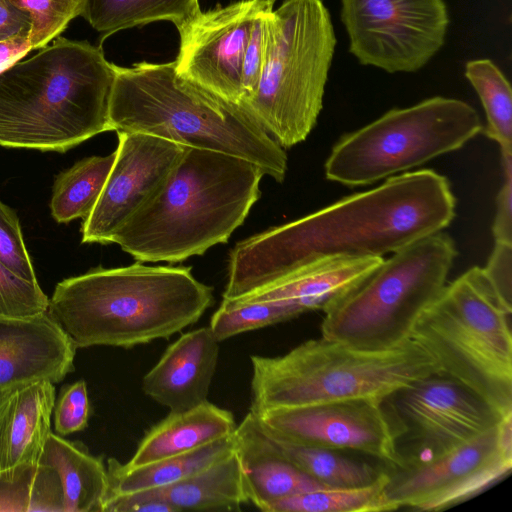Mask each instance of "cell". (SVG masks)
<instances>
[{
  "label": "cell",
  "instance_id": "cell-1",
  "mask_svg": "<svg viewBox=\"0 0 512 512\" xmlns=\"http://www.w3.org/2000/svg\"><path fill=\"white\" fill-rule=\"evenodd\" d=\"M455 207L449 180L432 169L391 176L238 242L229 255L223 300L262 290L317 259L394 253L448 227Z\"/></svg>",
  "mask_w": 512,
  "mask_h": 512
},
{
  "label": "cell",
  "instance_id": "cell-2",
  "mask_svg": "<svg viewBox=\"0 0 512 512\" xmlns=\"http://www.w3.org/2000/svg\"><path fill=\"white\" fill-rule=\"evenodd\" d=\"M264 172L241 157L185 150L112 243L138 262H182L226 243L261 195Z\"/></svg>",
  "mask_w": 512,
  "mask_h": 512
},
{
  "label": "cell",
  "instance_id": "cell-3",
  "mask_svg": "<svg viewBox=\"0 0 512 512\" xmlns=\"http://www.w3.org/2000/svg\"><path fill=\"white\" fill-rule=\"evenodd\" d=\"M190 267H97L55 286L47 313L76 348H132L168 339L213 304Z\"/></svg>",
  "mask_w": 512,
  "mask_h": 512
},
{
  "label": "cell",
  "instance_id": "cell-4",
  "mask_svg": "<svg viewBox=\"0 0 512 512\" xmlns=\"http://www.w3.org/2000/svg\"><path fill=\"white\" fill-rule=\"evenodd\" d=\"M115 75L100 47L57 37L0 73V146L64 153L111 131Z\"/></svg>",
  "mask_w": 512,
  "mask_h": 512
},
{
  "label": "cell",
  "instance_id": "cell-5",
  "mask_svg": "<svg viewBox=\"0 0 512 512\" xmlns=\"http://www.w3.org/2000/svg\"><path fill=\"white\" fill-rule=\"evenodd\" d=\"M109 123L111 131L142 132L185 147L246 159L277 182L288 158L243 104L227 101L194 84L175 63L115 65Z\"/></svg>",
  "mask_w": 512,
  "mask_h": 512
},
{
  "label": "cell",
  "instance_id": "cell-6",
  "mask_svg": "<svg viewBox=\"0 0 512 512\" xmlns=\"http://www.w3.org/2000/svg\"><path fill=\"white\" fill-rule=\"evenodd\" d=\"M251 364L253 413L335 401H383L439 372L434 359L411 339L386 350H364L322 336L282 356L253 355Z\"/></svg>",
  "mask_w": 512,
  "mask_h": 512
},
{
  "label": "cell",
  "instance_id": "cell-7",
  "mask_svg": "<svg viewBox=\"0 0 512 512\" xmlns=\"http://www.w3.org/2000/svg\"><path fill=\"white\" fill-rule=\"evenodd\" d=\"M511 312L484 269L474 266L445 285L417 319L410 339L440 373L511 415Z\"/></svg>",
  "mask_w": 512,
  "mask_h": 512
},
{
  "label": "cell",
  "instance_id": "cell-8",
  "mask_svg": "<svg viewBox=\"0 0 512 512\" xmlns=\"http://www.w3.org/2000/svg\"><path fill=\"white\" fill-rule=\"evenodd\" d=\"M336 42L322 0H284L268 13L263 73L241 104L284 149L303 142L317 123Z\"/></svg>",
  "mask_w": 512,
  "mask_h": 512
},
{
  "label": "cell",
  "instance_id": "cell-9",
  "mask_svg": "<svg viewBox=\"0 0 512 512\" xmlns=\"http://www.w3.org/2000/svg\"><path fill=\"white\" fill-rule=\"evenodd\" d=\"M456 256L454 240L442 231L394 252L324 311L322 336L364 350L404 344L447 284Z\"/></svg>",
  "mask_w": 512,
  "mask_h": 512
},
{
  "label": "cell",
  "instance_id": "cell-10",
  "mask_svg": "<svg viewBox=\"0 0 512 512\" xmlns=\"http://www.w3.org/2000/svg\"><path fill=\"white\" fill-rule=\"evenodd\" d=\"M483 129L477 111L459 99L435 96L394 108L340 137L325 177L349 187L370 185L456 151Z\"/></svg>",
  "mask_w": 512,
  "mask_h": 512
},
{
  "label": "cell",
  "instance_id": "cell-11",
  "mask_svg": "<svg viewBox=\"0 0 512 512\" xmlns=\"http://www.w3.org/2000/svg\"><path fill=\"white\" fill-rule=\"evenodd\" d=\"M383 406L396 434L397 464L438 456L510 416L440 372L396 390Z\"/></svg>",
  "mask_w": 512,
  "mask_h": 512
},
{
  "label": "cell",
  "instance_id": "cell-12",
  "mask_svg": "<svg viewBox=\"0 0 512 512\" xmlns=\"http://www.w3.org/2000/svg\"><path fill=\"white\" fill-rule=\"evenodd\" d=\"M512 415L494 429L430 459L386 467L394 510L439 511L492 486L512 468Z\"/></svg>",
  "mask_w": 512,
  "mask_h": 512
},
{
  "label": "cell",
  "instance_id": "cell-13",
  "mask_svg": "<svg viewBox=\"0 0 512 512\" xmlns=\"http://www.w3.org/2000/svg\"><path fill=\"white\" fill-rule=\"evenodd\" d=\"M349 52L388 73L415 72L440 50L449 16L444 0H341Z\"/></svg>",
  "mask_w": 512,
  "mask_h": 512
},
{
  "label": "cell",
  "instance_id": "cell-14",
  "mask_svg": "<svg viewBox=\"0 0 512 512\" xmlns=\"http://www.w3.org/2000/svg\"><path fill=\"white\" fill-rule=\"evenodd\" d=\"M267 0H239L196 12L176 26L180 45L175 70L182 78L241 104L244 52L254 19Z\"/></svg>",
  "mask_w": 512,
  "mask_h": 512
},
{
  "label": "cell",
  "instance_id": "cell-15",
  "mask_svg": "<svg viewBox=\"0 0 512 512\" xmlns=\"http://www.w3.org/2000/svg\"><path fill=\"white\" fill-rule=\"evenodd\" d=\"M253 414L263 427L293 442L367 455L386 467L398 462L396 434L383 401H335Z\"/></svg>",
  "mask_w": 512,
  "mask_h": 512
},
{
  "label": "cell",
  "instance_id": "cell-16",
  "mask_svg": "<svg viewBox=\"0 0 512 512\" xmlns=\"http://www.w3.org/2000/svg\"><path fill=\"white\" fill-rule=\"evenodd\" d=\"M112 168L90 215L82 243H112L119 229L155 194L185 146L142 132H117Z\"/></svg>",
  "mask_w": 512,
  "mask_h": 512
},
{
  "label": "cell",
  "instance_id": "cell-17",
  "mask_svg": "<svg viewBox=\"0 0 512 512\" xmlns=\"http://www.w3.org/2000/svg\"><path fill=\"white\" fill-rule=\"evenodd\" d=\"M76 349L47 312L0 316V397L39 381L61 382L74 371Z\"/></svg>",
  "mask_w": 512,
  "mask_h": 512
},
{
  "label": "cell",
  "instance_id": "cell-18",
  "mask_svg": "<svg viewBox=\"0 0 512 512\" xmlns=\"http://www.w3.org/2000/svg\"><path fill=\"white\" fill-rule=\"evenodd\" d=\"M219 343L209 326L182 334L143 377V392L170 412L203 403L217 367Z\"/></svg>",
  "mask_w": 512,
  "mask_h": 512
},
{
  "label": "cell",
  "instance_id": "cell-19",
  "mask_svg": "<svg viewBox=\"0 0 512 512\" xmlns=\"http://www.w3.org/2000/svg\"><path fill=\"white\" fill-rule=\"evenodd\" d=\"M233 442L248 502L261 511L279 499L326 488L284 455L251 411L237 425Z\"/></svg>",
  "mask_w": 512,
  "mask_h": 512
},
{
  "label": "cell",
  "instance_id": "cell-20",
  "mask_svg": "<svg viewBox=\"0 0 512 512\" xmlns=\"http://www.w3.org/2000/svg\"><path fill=\"white\" fill-rule=\"evenodd\" d=\"M382 261L383 257L317 259L290 271L262 290L226 302L290 301L305 313L325 311L372 274Z\"/></svg>",
  "mask_w": 512,
  "mask_h": 512
},
{
  "label": "cell",
  "instance_id": "cell-21",
  "mask_svg": "<svg viewBox=\"0 0 512 512\" xmlns=\"http://www.w3.org/2000/svg\"><path fill=\"white\" fill-rule=\"evenodd\" d=\"M54 384L39 381L0 397V474L38 463L51 433Z\"/></svg>",
  "mask_w": 512,
  "mask_h": 512
},
{
  "label": "cell",
  "instance_id": "cell-22",
  "mask_svg": "<svg viewBox=\"0 0 512 512\" xmlns=\"http://www.w3.org/2000/svg\"><path fill=\"white\" fill-rule=\"evenodd\" d=\"M236 427L229 410L207 400L185 411L170 412L146 432L134 455L124 465L135 468L191 452L233 435Z\"/></svg>",
  "mask_w": 512,
  "mask_h": 512
},
{
  "label": "cell",
  "instance_id": "cell-23",
  "mask_svg": "<svg viewBox=\"0 0 512 512\" xmlns=\"http://www.w3.org/2000/svg\"><path fill=\"white\" fill-rule=\"evenodd\" d=\"M123 496L162 501L176 512L240 511L241 505L248 502L234 450L204 470L179 482Z\"/></svg>",
  "mask_w": 512,
  "mask_h": 512
},
{
  "label": "cell",
  "instance_id": "cell-24",
  "mask_svg": "<svg viewBox=\"0 0 512 512\" xmlns=\"http://www.w3.org/2000/svg\"><path fill=\"white\" fill-rule=\"evenodd\" d=\"M38 462L57 472L64 512H102L108 491L102 457L92 455L81 442H71L51 432Z\"/></svg>",
  "mask_w": 512,
  "mask_h": 512
},
{
  "label": "cell",
  "instance_id": "cell-25",
  "mask_svg": "<svg viewBox=\"0 0 512 512\" xmlns=\"http://www.w3.org/2000/svg\"><path fill=\"white\" fill-rule=\"evenodd\" d=\"M234 450L233 435L181 455L165 458L135 468H127L115 458L107 462L110 496L128 495L158 489L188 478Z\"/></svg>",
  "mask_w": 512,
  "mask_h": 512
},
{
  "label": "cell",
  "instance_id": "cell-26",
  "mask_svg": "<svg viewBox=\"0 0 512 512\" xmlns=\"http://www.w3.org/2000/svg\"><path fill=\"white\" fill-rule=\"evenodd\" d=\"M263 429L293 464L325 487L366 486L385 472V465L376 467L349 456L348 452L293 442Z\"/></svg>",
  "mask_w": 512,
  "mask_h": 512
},
{
  "label": "cell",
  "instance_id": "cell-27",
  "mask_svg": "<svg viewBox=\"0 0 512 512\" xmlns=\"http://www.w3.org/2000/svg\"><path fill=\"white\" fill-rule=\"evenodd\" d=\"M200 10L198 0H84L81 14L102 34L167 20L175 26Z\"/></svg>",
  "mask_w": 512,
  "mask_h": 512
},
{
  "label": "cell",
  "instance_id": "cell-28",
  "mask_svg": "<svg viewBox=\"0 0 512 512\" xmlns=\"http://www.w3.org/2000/svg\"><path fill=\"white\" fill-rule=\"evenodd\" d=\"M115 151L90 156L59 173L53 185L51 215L57 223L86 219L98 201L115 160Z\"/></svg>",
  "mask_w": 512,
  "mask_h": 512
},
{
  "label": "cell",
  "instance_id": "cell-29",
  "mask_svg": "<svg viewBox=\"0 0 512 512\" xmlns=\"http://www.w3.org/2000/svg\"><path fill=\"white\" fill-rule=\"evenodd\" d=\"M465 77L474 87L486 115L482 130L498 143L501 160L512 159V93L505 75L490 59L468 61Z\"/></svg>",
  "mask_w": 512,
  "mask_h": 512
},
{
  "label": "cell",
  "instance_id": "cell-30",
  "mask_svg": "<svg viewBox=\"0 0 512 512\" xmlns=\"http://www.w3.org/2000/svg\"><path fill=\"white\" fill-rule=\"evenodd\" d=\"M387 472L372 484L348 488H319L271 503L265 512H381L394 511L384 487Z\"/></svg>",
  "mask_w": 512,
  "mask_h": 512
},
{
  "label": "cell",
  "instance_id": "cell-31",
  "mask_svg": "<svg viewBox=\"0 0 512 512\" xmlns=\"http://www.w3.org/2000/svg\"><path fill=\"white\" fill-rule=\"evenodd\" d=\"M64 512L63 492L55 469L36 463L0 474V512Z\"/></svg>",
  "mask_w": 512,
  "mask_h": 512
},
{
  "label": "cell",
  "instance_id": "cell-32",
  "mask_svg": "<svg viewBox=\"0 0 512 512\" xmlns=\"http://www.w3.org/2000/svg\"><path fill=\"white\" fill-rule=\"evenodd\" d=\"M305 313L290 301L231 303L222 301L209 328L219 342L243 332L288 321Z\"/></svg>",
  "mask_w": 512,
  "mask_h": 512
},
{
  "label": "cell",
  "instance_id": "cell-33",
  "mask_svg": "<svg viewBox=\"0 0 512 512\" xmlns=\"http://www.w3.org/2000/svg\"><path fill=\"white\" fill-rule=\"evenodd\" d=\"M26 12L32 21V49H41L57 38L69 22L80 16L84 0H7Z\"/></svg>",
  "mask_w": 512,
  "mask_h": 512
},
{
  "label": "cell",
  "instance_id": "cell-34",
  "mask_svg": "<svg viewBox=\"0 0 512 512\" xmlns=\"http://www.w3.org/2000/svg\"><path fill=\"white\" fill-rule=\"evenodd\" d=\"M48 305L38 282L18 276L0 260V316H36L47 312Z\"/></svg>",
  "mask_w": 512,
  "mask_h": 512
},
{
  "label": "cell",
  "instance_id": "cell-35",
  "mask_svg": "<svg viewBox=\"0 0 512 512\" xmlns=\"http://www.w3.org/2000/svg\"><path fill=\"white\" fill-rule=\"evenodd\" d=\"M0 260L15 274L38 282L28 254L19 219L9 206L0 200Z\"/></svg>",
  "mask_w": 512,
  "mask_h": 512
},
{
  "label": "cell",
  "instance_id": "cell-36",
  "mask_svg": "<svg viewBox=\"0 0 512 512\" xmlns=\"http://www.w3.org/2000/svg\"><path fill=\"white\" fill-rule=\"evenodd\" d=\"M53 412L55 432L59 436L84 430L90 415L86 382L78 380L62 387Z\"/></svg>",
  "mask_w": 512,
  "mask_h": 512
},
{
  "label": "cell",
  "instance_id": "cell-37",
  "mask_svg": "<svg viewBox=\"0 0 512 512\" xmlns=\"http://www.w3.org/2000/svg\"><path fill=\"white\" fill-rule=\"evenodd\" d=\"M272 9L273 6L263 9L254 19L251 28L242 66V84L245 92L243 102L255 93L263 73L267 52L268 13Z\"/></svg>",
  "mask_w": 512,
  "mask_h": 512
},
{
  "label": "cell",
  "instance_id": "cell-38",
  "mask_svg": "<svg viewBox=\"0 0 512 512\" xmlns=\"http://www.w3.org/2000/svg\"><path fill=\"white\" fill-rule=\"evenodd\" d=\"M501 162L504 181L496 196L492 234L496 242L512 243V159Z\"/></svg>",
  "mask_w": 512,
  "mask_h": 512
},
{
  "label": "cell",
  "instance_id": "cell-39",
  "mask_svg": "<svg viewBox=\"0 0 512 512\" xmlns=\"http://www.w3.org/2000/svg\"><path fill=\"white\" fill-rule=\"evenodd\" d=\"M483 269L503 301L512 307V243L495 241L492 253Z\"/></svg>",
  "mask_w": 512,
  "mask_h": 512
},
{
  "label": "cell",
  "instance_id": "cell-40",
  "mask_svg": "<svg viewBox=\"0 0 512 512\" xmlns=\"http://www.w3.org/2000/svg\"><path fill=\"white\" fill-rule=\"evenodd\" d=\"M30 16L7 0H0V41L20 33H30Z\"/></svg>",
  "mask_w": 512,
  "mask_h": 512
},
{
  "label": "cell",
  "instance_id": "cell-41",
  "mask_svg": "<svg viewBox=\"0 0 512 512\" xmlns=\"http://www.w3.org/2000/svg\"><path fill=\"white\" fill-rule=\"evenodd\" d=\"M32 49L30 33H20L0 41V73L9 69Z\"/></svg>",
  "mask_w": 512,
  "mask_h": 512
},
{
  "label": "cell",
  "instance_id": "cell-42",
  "mask_svg": "<svg viewBox=\"0 0 512 512\" xmlns=\"http://www.w3.org/2000/svg\"><path fill=\"white\" fill-rule=\"evenodd\" d=\"M270 4L274 5V3L276 2V0H267Z\"/></svg>",
  "mask_w": 512,
  "mask_h": 512
}]
</instances>
